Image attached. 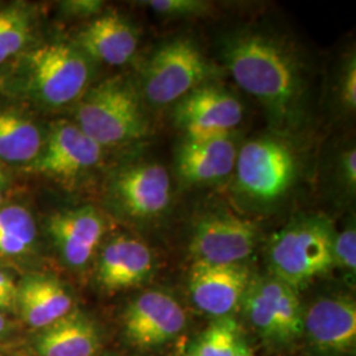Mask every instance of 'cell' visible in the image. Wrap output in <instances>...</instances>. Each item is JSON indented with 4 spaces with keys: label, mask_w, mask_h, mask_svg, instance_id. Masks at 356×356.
I'll return each instance as SVG.
<instances>
[{
    "label": "cell",
    "mask_w": 356,
    "mask_h": 356,
    "mask_svg": "<svg viewBox=\"0 0 356 356\" xmlns=\"http://www.w3.org/2000/svg\"><path fill=\"white\" fill-rule=\"evenodd\" d=\"M223 58L235 82L267 108L279 123L297 114L304 92L301 69L292 51L261 32H241L227 38Z\"/></svg>",
    "instance_id": "1"
},
{
    "label": "cell",
    "mask_w": 356,
    "mask_h": 356,
    "mask_svg": "<svg viewBox=\"0 0 356 356\" xmlns=\"http://www.w3.org/2000/svg\"><path fill=\"white\" fill-rule=\"evenodd\" d=\"M91 60L76 45L54 41L23 53L13 76L15 90L42 107L79 101L91 79Z\"/></svg>",
    "instance_id": "2"
},
{
    "label": "cell",
    "mask_w": 356,
    "mask_h": 356,
    "mask_svg": "<svg viewBox=\"0 0 356 356\" xmlns=\"http://www.w3.org/2000/svg\"><path fill=\"white\" fill-rule=\"evenodd\" d=\"M335 231L327 218L301 216L277 232L269 248L273 277L294 291L334 267Z\"/></svg>",
    "instance_id": "3"
},
{
    "label": "cell",
    "mask_w": 356,
    "mask_h": 356,
    "mask_svg": "<svg viewBox=\"0 0 356 356\" xmlns=\"http://www.w3.org/2000/svg\"><path fill=\"white\" fill-rule=\"evenodd\" d=\"M76 118V126L102 148L138 140L147 129L136 92L119 78L86 90Z\"/></svg>",
    "instance_id": "4"
},
{
    "label": "cell",
    "mask_w": 356,
    "mask_h": 356,
    "mask_svg": "<svg viewBox=\"0 0 356 356\" xmlns=\"http://www.w3.org/2000/svg\"><path fill=\"white\" fill-rule=\"evenodd\" d=\"M213 67L202 51L188 38H176L154 51L143 74L145 99L156 106L181 101L204 86Z\"/></svg>",
    "instance_id": "5"
},
{
    "label": "cell",
    "mask_w": 356,
    "mask_h": 356,
    "mask_svg": "<svg viewBox=\"0 0 356 356\" xmlns=\"http://www.w3.org/2000/svg\"><path fill=\"white\" fill-rule=\"evenodd\" d=\"M235 168L241 189L261 202L281 198L296 177V159L291 148L272 138L244 144L238 151Z\"/></svg>",
    "instance_id": "6"
},
{
    "label": "cell",
    "mask_w": 356,
    "mask_h": 356,
    "mask_svg": "<svg viewBox=\"0 0 356 356\" xmlns=\"http://www.w3.org/2000/svg\"><path fill=\"white\" fill-rule=\"evenodd\" d=\"M102 159V147L76 126L60 122L51 126L38 157L24 170L58 181H73L91 170Z\"/></svg>",
    "instance_id": "7"
},
{
    "label": "cell",
    "mask_w": 356,
    "mask_h": 356,
    "mask_svg": "<svg viewBox=\"0 0 356 356\" xmlns=\"http://www.w3.org/2000/svg\"><path fill=\"white\" fill-rule=\"evenodd\" d=\"M173 116L186 139L229 136L242 123L243 106L229 91L204 85L178 101Z\"/></svg>",
    "instance_id": "8"
},
{
    "label": "cell",
    "mask_w": 356,
    "mask_h": 356,
    "mask_svg": "<svg viewBox=\"0 0 356 356\" xmlns=\"http://www.w3.org/2000/svg\"><path fill=\"white\" fill-rule=\"evenodd\" d=\"M257 227L254 222L232 216L213 214L200 220L193 232L191 252L195 263L211 266L242 264L254 252Z\"/></svg>",
    "instance_id": "9"
},
{
    "label": "cell",
    "mask_w": 356,
    "mask_h": 356,
    "mask_svg": "<svg viewBox=\"0 0 356 356\" xmlns=\"http://www.w3.org/2000/svg\"><path fill=\"white\" fill-rule=\"evenodd\" d=\"M186 325L184 309L172 296L151 291L136 297L124 314V331L139 348H154L175 339Z\"/></svg>",
    "instance_id": "10"
},
{
    "label": "cell",
    "mask_w": 356,
    "mask_h": 356,
    "mask_svg": "<svg viewBox=\"0 0 356 356\" xmlns=\"http://www.w3.org/2000/svg\"><path fill=\"white\" fill-rule=\"evenodd\" d=\"M250 282V270L244 264L194 263L189 277L191 301L206 314L223 318L242 302Z\"/></svg>",
    "instance_id": "11"
},
{
    "label": "cell",
    "mask_w": 356,
    "mask_h": 356,
    "mask_svg": "<svg viewBox=\"0 0 356 356\" xmlns=\"http://www.w3.org/2000/svg\"><path fill=\"white\" fill-rule=\"evenodd\" d=\"M304 331L319 351L351 353L356 344L355 302L344 296L321 298L304 313Z\"/></svg>",
    "instance_id": "12"
},
{
    "label": "cell",
    "mask_w": 356,
    "mask_h": 356,
    "mask_svg": "<svg viewBox=\"0 0 356 356\" xmlns=\"http://www.w3.org/2000/svg\"><path fill=\"white\" fill-rule=\"evenodd\" d=\"M48 231L65 263L72 268L85 267L104 234L103 218L95 209L83 206L54 213Z\"/></svg>",
    "instance_id": "13"
},
{
    "label": "cell",
    "mask_w": 356,
    "mask_h": 356,
    "mask_svg": "<svg viewBox=\"0 0 356 356\" xmlns=\"http://www.w3.org/2000/svg\"><path fill=\"white\" fill-rule=\"evenodd\" d=\"M114 193L129 216L140 219L160 216L170 204L169 173L159 164L128 168L115 179Z\"/></svg>",
    "instance_id": "14"
},
{
    "label": "cell",
    "mask_w": 356,
    "mask_h": 356,
    "mask_svg": "<svg viewBox=\"0 0 356 356\" xmlns=\"http://www.w3.org/2000/svg\"><path fill=\"white\" fill-rule=\"evenodd\" d=\"M152 251L139 239L120 235L107 243L98 263V281L103 289L119 292L139 286L152 275Z\"/></svg>",
    "instance_id": "15"
},
{
    "label": "cell",
    "mask_w": 356,
    "mask_h": 356,
    "mask_svg": "<svg viewBox=\"0 0 356 356\" xmlns=\"http://www.w3.org/2000/svg\"><path fill=\"white\" fill-rule=\"evenodd\" d=\"M138 42V32L126 17L107 13L97 16L78 33L76 45L90 60L120 66L132 60Z\"/></svg>",
    "instance_id": "16"
},
{
    "label": "cell",
    "mask_w": 356,
    "mask_h": 356,
    "mask_svg": "<svg viewBox=\"0 0 356 356\" xmlns=\"http://www.w3.org/2000/svg\"><path fill=\"white\" fill-rule=\"evenodd\" d=\"M238 148L229 136L186 139L177 154L179 176L191 184H209L235 169Z\"/></svg>",
    "instance_id": "17"
},
{
    "label": "cell",
    "mask_w": 356,
    "mask_h": 356,
    "mask_svg": "<svg viewBox=\"0 0 356 356\" xmlns=\"http://www.w3.org/2000/svg\"><path fill=\"white\" fill-rule=\"evenodd\" d=\"M16 305L33 329H45L72 312L73 298L58 279L29 275L17 286Z\"/></svg>",
    "instance_id": "18"
},
{
    "label": "cell",
    "mask_w": 356,
    "mask_h": 356,
    "mask_svg": "<svg viewBox=\"0 0 356 356\" xmlns=\"http://www.w3.org/2000/svg\"><path fill=\"white\" fill-rule=\"evenodd\" d=\"M36 346L40 356H95L101 337L91 319L72 310L45 327Z\"/></svg>",
    "instance_id": "19"
},
{
    "label": "cell",
    "mask_w": 356,
    "mask_h": 356,
    "mask_svg": "<svg viewBox=\"0 0 356 356\" xmlns=\"http://www.w3.org/2000/svg\"><path fill=\"white\" fill-rule=\"evenodd\" d=\"M44 135L32 118L13 108H0V160L28 165L38 156Z\"/></svg>",
    "instance_id": "20"
},
{
    "label": "cell",
    "mask_w": 356,
    "mask_h": 356,
    "mask_svg": "<svg viewBox=\"0 0 356 356\" xmlns=\"http://www.w3.org/2000/svg\"><path fill=\"white\" fill-rule=\"evenodd\" d=\"M38 227L29 210L20 204L0 206V256L15 257L32 251Z\"/></svg>",
    "instance_id": "21"
},
{
    "label": "cell",
    "mask_w": 356,
    "mask_h": 356,
    "mask_svg": "<svg viewBox=\"0 0 356 356\" xmlns=\"http://www.w3.org/2000/svg\"><path fill=\"white\" fill-rule=\"evenodd\" d=\"M32 13L22 4L0 7V65L26 51L32 38Z\"/></svg>",
    "instance_id": "22"
},
{
    "label": "cell",
    "mask_w": 356,
    "mask_h": 356,
    "mask_svg": "<svg viewBox=\"0 0 356 356\" xmlns=\"http://www.w3.org/2000/svg\"><path fill=\"white\" fill-rule=\"evenodd\" d=\"M239 329L229 317L218 318L194 346L200 356H235L239 342Z\"/></svg>",
    "instance_id": "23"
},
{
    "label": "cell",
    "mask_w": 356,
    "mask_h": 356,
    "mask_svg": "<svg viewBox=\"0 0 356 356\" xmlns=\"http://www.w3.org/2000/svg\"><path fill=\"white\" fill-rule=\"evenodd\" d=\"M141 4H147L154 13L170 19L204 15L210 8L209 3L201 0H148Z\"/></svg>",
    "instance_id": "24"
},
{
    "label": "cell",
    "mask_w": 356,
    "mask_h": 356,
    "mask_svg": "<svg viewBox=\"0 0 356 356\" xmlns=\"http://www.w3.org/2000/svg\"><path fill=\"white\" fill-rule=\"evenodd\" d=\"M334 266H339L348 275H355L356 229L354 226L335 235L334 241Z\"/></svg>",
    "instance_id": "25"
},
{
    "label": "cell",
    "mask_w": 356,
    "mask_h": 356,
    "mask_svg": "<svg viewBox=\"0 0 356 356\" xmlns=\"http://www.w3.org/2000/svg\"><path fill=\"white\" fill-rule=\"evenodd\" d=\"M342 99L344 104L350 110H355L356 107V65L355 58L348 63L343 74L342 82Z\"/></svg>",
    "instance_id": "26"
},
{
    "label": "cell",
    "mask_w": 356,
    "mask_h": 356,
    "mask_svg": "<svg viewBox=\"0 0 356 356\" xmlns=\"http://www.w3.org/2000/svg\"><path fill=\"white\" fill-rule=\"evenodd\" d=\"M17 286L13 281L0 270V309H11L16 305Z\"/></svg>",
    "instance_id": "27"
},
{
    "label": "cell",
    "mask_w": 356,
    "mask_h": 356,
    "mask_svg": "<svg viewBox=\"0 0 356 356\" xmlns=\"http://www.w3.org/2000/svg\"><path fill=\"white\" fill-rule=\"evenodd\" d=\"M342 175L348 188L355 189L356 184V151L355 148L347 151L342 160Z\"/></svg>",
    "instance_id": "28"
},
{
    "label": "cell",
    "mask_w": 356,
    "mask_h": 356,
    "mask_svg": "<svg viewBox=\"0 0 356 356\" xmlns=\"http://www.w3.org/2000/svg\"><path fill=\"white\" fill-rule=\"evenodd\" d=\"M66 8L73 15H81V16H90L97 15L101 11L102 3L101 1H69L65 4Z\"/></svg>",
    "instance_id": "29"
},
{
    "label": "cell",
    "mask_w": 356,
    "mask_h": 356,
    "mask_svg": "<svg viewBox=\"0 0 356 356\" xmlns=\"http://www.w3.org/2000/svg\"><path fill=\"white\" fill-rule=\"evenodd\" d=\"M11 182H10V179L7 177V175L4 173V170L0 168V206L3 204L4 202V200H6V195H7V193H8V189H10V185Z\"/></svg>",
    "instance_id": "30"
},
{
    "label": "cell",
    "mask_w": 356,
    "mask_h": 356,
    "mask_svg": "<svg viewBox=\"0 0 356 356\" xmlns=\"http://www.w3.org/2000/svg\"><path fill=\"white\" fill-rule=\"evenodd\" d=\"M235 356H254V354H252V350L250 348V346H248L247 342L243 339L242 337L239 338V342H238V347H236Z\"/></svg>",
    "instance_id": "31"
},
{
    "label": "cell",
    "mask_w": 356,
    "mask_h": 356,
    "mask_svg": "<svg viewBox=\"0 0 356 356\" xmlns=\"http://www.w3.org/2000/svg\"><path fill=\"white\" fill-rule=\"evenodd\" d=\"M6 327H7V322H6L4 316L0 313V338H1L3 334L6 332Z\"/></svg>",
    "instance_id": "32"
},
{
    "label": "cell",
    "mask_w": 356,
    "mask_h": 356,
    "mask_svg": "<svg viewBox=\"0 0 356 356\" xmlns=\"http://www.w3.org/2000/svg\"><path fill=\"white\" fill-rule=\"evenodd\" d=\"M182 356H200L198 355V354H197V351H195V348H194V347H193V348H191V351H189V353H186V354H185V355H182Z\"/></svg>",
    "instance_id": "33"
},
{
    "label": "cell",
    "mask_w": 356,
    "mask_h": 356,
    "mask_svg": "<svg viewBox=\"0 0 356 356\" xmlns=\"http://www.w3.org/2000/svg\"><path fill=\"white\" fill-rule=\"evenodd\" d=\"M1 81H3V79H1V78H0V83H1Z\"/></svg>",
    "instance_id": "34"
}]
</instances>
